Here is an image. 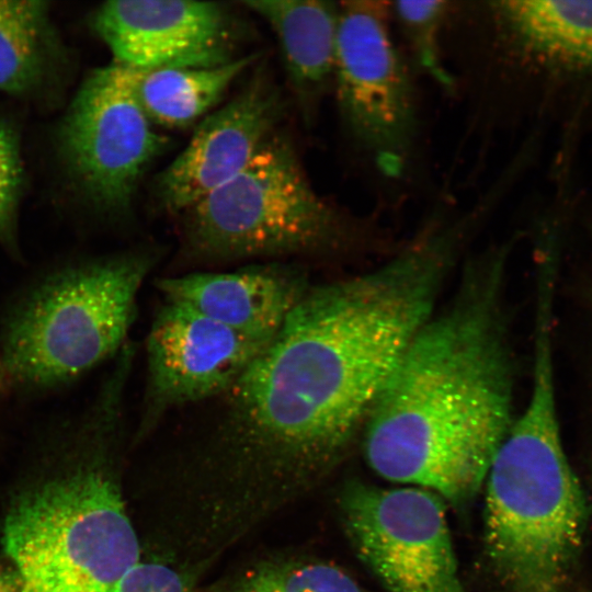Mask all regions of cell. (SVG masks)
<instances>
[{"label":"cell","mask_w":592,"mask_h":592,"mask_svg":"<svg viewBox=\"0 0 592 592\" xmlns=\"http://www.w3.org/2000/svg\"><path fill=\"white\" fill-rule=\"evenodd\" d=\"M442 210L384 263L310 285L243 382L254 428L280 449L319 464L364 430L408 345L442 303L478 228Z\"/></svg>","instance_id":"1"},{"label":"cell","mask_w":592,"mask_h":592,"mask_svg":"<svg viewBox=\"0 0 592 592\" xmlns=\"http://www.w3.org/2000/svg\"><path fill=\"white\" fill-rule=\"evenodd\" d=\"M510 243L468 257L451 296L417 332L363 430L380 477L454 504L485 482L514 414L505 289Z\"/></svg>","instance_id":"2"},{"label":"cell","mask_w":592,"mask_h":592,"mask_svg":"<svg viewBox=\"0 0 592 592\" xmlns=\"http://www.w3.org/2000/svg\"><path fill=\"white\" fill-rule=\"evenodd\" d=\"M531 392L485 482V546L509 592H562L582 544L587 508L557 411L553 319L535 318Z\"/></svg>","instance_id":"3"},{"label":"cell","mask_w":592,"mask_h":592,"mask_svg":"<svg viewBox=\"0 0 592 592\" xmlns=\"http://www.w3.org/2000/svg\"><path fill=\"white\" fill-rule=\"evenodd\" d=\"M81 458L10 510L3 547L21 592H112L139 562V543L107 469L125 397L99 389L80 411Z\"/></svg>","instance_id":"4"},{"label":"cell","mask_w":592,"mask_h":592,"mask_svg":"<svg viewBox=\"0 0 592 592\" xmlns=\"http://www.w3.org/2000/svg\"><path fill=\"white\" fill-rule=\"evenodd\" d=\"M160 258L158 247L143 246L35 276L1 319L3 385L54 390L113 360L129 340L139 291Z\"/></svg>","instance_id":"5"},{"label":"cell","mask_w":592,"mask_h":592,"mask_svg":"<svg viewBox=\"0 0 592 592\" xmlns=\"http://www.w3.org/2000/svg\"><path fill=\"white\" fill-rule=\"evenodd\" d=\"M182 215V253L200 264L325 254L350 244L355 231L316 192L277 132L240 173Z\"/></svg>","instance_id":"6"},{"label":"cell","mask_w":592,"mask_h":592,"mask_svg":"<svg viewBox=\"0 0 592 592\" xmlns=\"http://www.w3.org/2000/svg\"><path fill=\"white\" fill-rule=\"evenodd\" d=\"M56 144L68 181L86 205L105 218L124 219L144 174L169 139L140 107L134 70L112 61L81 83Z\"/></svg>","instance_id":"7"},{"label":"cell","mask_w":592,"mask_h":592,"mask_svg":"<svg viewBox=\"0 0 592 592\" xmlns=\"http://www.w3.org/2000/svg\"><path fill=\"white\" fill-rule=\"evenodd\" d=\"M390 4L339 2L333 89L351 139L388 178L406 171L418 134L409 70L392 39Z\"/></svg>","instance_id":"8"},{"label":"cell","mask_w":592,"mask_h":592,"mask_svg":"<svg viewBox=\"0 0 592 592\" xmlns=\"http://www.w3.org/2000/svg\"><path fill=\"white\" fill-rule=\"evenodd\" d=\"M437 494L354 483L342 499L348 535L388 592H466Z\"/></svg>","instance_id":"9"},{"label":"cell","mask_w":592,"mask_h":592,"mask_svg":"<svg viewBox=\"0 0 592 592\" xmlns=\"http://www.w3.org/2000/svg\"><path fill=\"white\" fill-rule=\"evenodd\" d=\"M270 341L163 300L146 339L138 435L152 430L173 410L221 397Z\"/></svg>","instance_id":"10"},{"label":"cell","mask_w":592,"mask_h":592,"mask_svg":"<svg viewBox=\"0 0 592 592\" xmlns=\"http://www.w3.org/2000/svg\"><path fill=\"white\" fill-rule=\"evenodd\" d=\"M90 24L113 62L137 71L213 67L236 58L237 25L218 2L107 1Z\"/></svg>","instance_id":"11"},{"label":"cell","mask_w":592,"mask_h":592,"mask_svg":"<svg viewBox=\"0 0 592 592\" xmlns=\"http://www.w3.org/2000/svg\"><path fill=\"white\" fill-rule=\"evenodd\" d=\"M283 113L280 90L261 71L234 99L206 115L185 148L157 175L158 205L183 214L230 181L277 132Z\"/></svg>","instance_id":"12"},{"label":"cell","mask_w":592,"mask_h":592,"mask_svg":"<svg viewBox=\"0 0 592 592\" xmlns=\"http://www.w3.org/2000/svg\"><path fill=\"white\" fill-rule=\"evenodd\" d=\"M169 300L244 334L271 340L311 285L297 265L270 262L156 280Z\"/></svg>","instance_id":"13"},{"label":"cell","mask_w":592,"mask_h":592,"mask_svg":"<svg viewBox=\"0 0 592 592\" xmlns=\"http://www.w3.org/2000/svg\"><path fill=\"white\" fill-rule=\"evenodd\" d=\"M277 39L285 73L306 121L333 84L339 2L318 0H243Z\"/></svg>","instance_id":"14"},{"label":"cell","mask_w":592,"mask_h":592,"mask_svg":"<svg viewBox=\"0 0 592 592\" xmlns=\"http://www.w3.org/2000/svg\"><path fill=\"white\" fill-rule=\"evenodd\" d=\"M69 71L48 2L0 0V92L45 99L65 87Z\"/></svg>","instance_id":"15"},{"label":"cell","mask_w":592,"mask_h":592,"mask_svg":"<svg viewBox=\"0 0 592 592\" xmlns=\"http://www.w3.org/2000/svg\"><path fill=\"white\" fill-rule=\"evenodd\" d=\"M490 5L503 31L527 55L592 70V1L505 0Z\"/></svg>","instance_id":"16"},{"label":"cell","mask_w":592,"mask_h":592,"mask_svg":"<svg viewBox=\"0 0 592 592\" xmlns=\"http://www.w3.org/2000/svg\"><path fill=\"white\" fill-rule=\"evenodd\" d=\"M257 59L251 54L213 67L134 70L135 95L153 125L186 128L204 118Z\"/></svg>","instance_id":"17"},{"label":"cell","mask_w":592,"mask_h":592,"mask_svg":"<svg viewBox=\"0 0 592 592\" xmlns=\"http://www.w3.org/2000/svg\"><path fill=\"white\" fill-rule=\"evenodd\" d=\"M448 4L442 0L390 3V13L396 18L417 64L447 90L454 87V79L442 59L441 34Z\"/></svg>","instance_id":"18"},{"label":"cell","mask_w":592,"mask_h":592,"mask_svg":"<svg viewBox=\"0 0 592 592\" xmlns=\"http://www.w3.org/2000/svg\"><path fill=\"white\" fill-rule=\"evenodd\" d=\"M237 592H362L341 569L321 562L286 563L264 568Z\"/></svg>","instance_id":"19"},{"label":"cell","mask_w":592,"mask_h":592,"mask_svg":"<svg viewBox=\"0 0 592 592\" xmlns=\"http://www.w3.org/2000/svg\"><path fill=\"white\" fill-rule=\"evenodd\" d=\"M24 190L20 137L14 125L0 117V246L20 258L19 210Z\"/></svg>","instance_id":"20"},{"label":"cell","mask_w":592,"mask_h":592,"mask_svg":"<svg viewBox=\"0 0 592 592\" xmlns=\"http://www.w3.org/2000/svg\"><path fill=\"white\" fill-rule=\"evenodd\" d=\"M112 592H194L172 568L155 562H138Z\"/></svg>","instance_id":"21"},{"label":"cell","mask_w":592,"mask_h":592,"mask_svg":"<svg viewBox=\"0 0 592 592\" xmlns=\"http://www.w3.org/2000/svg\"><path fill=\"white\" fill-rule=\"evenodd\" d=\"M0 592H21V581L13 567L0 565Z\"/></svg>","instance_id":"22"},{"label":"cell","mask_w":592,"mask_h":592,"mask_svg":"<svg viewBox=\"0 0 592 592\" xmlns=\"http://www.w3.org/2000/svg\"><path fill=\"white\" fill-rule=\"evenodd\" d=\"M2 385H3V384H2V379H1V376H0V386H2Z\"/></svg>","instance_id":"23"}]
</instances>
